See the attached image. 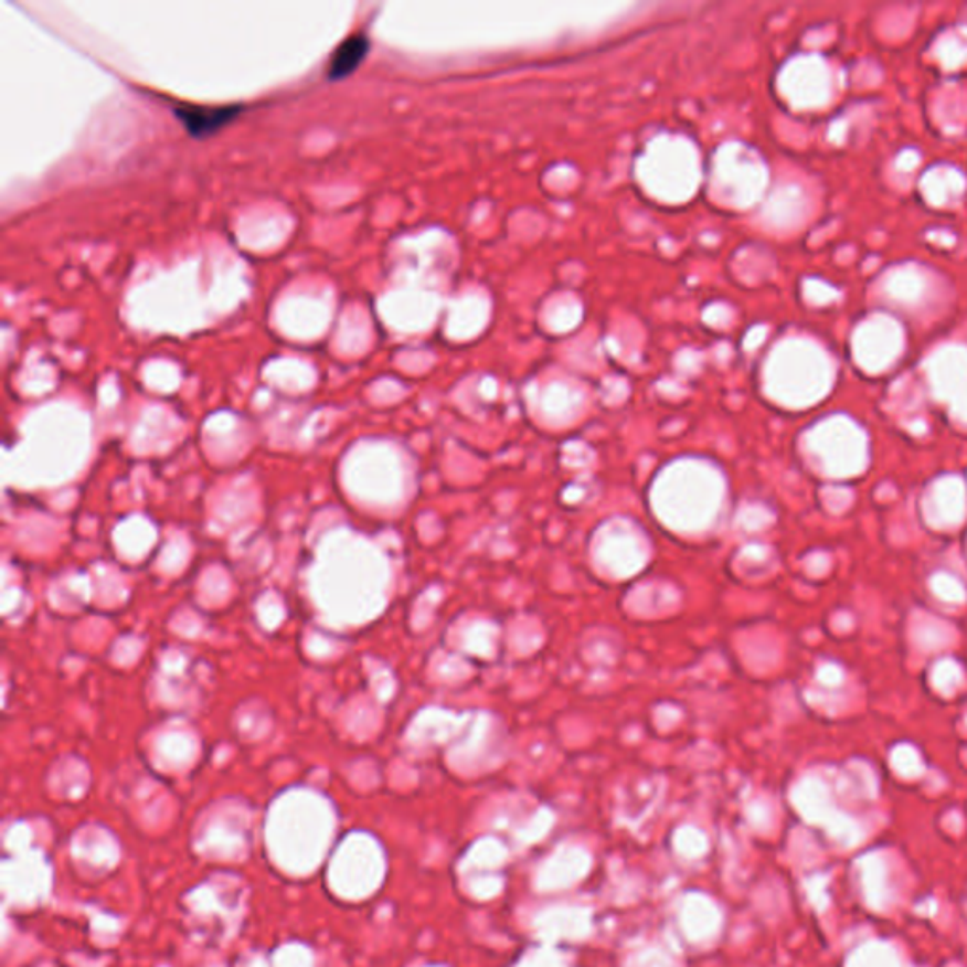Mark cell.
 Segmentation results:
<instances>
[{"mask_svg": "<svg viewBox=\"0 0 967 967\" xmlns=\"http://www.w3.org/2000/svg\"><path fill=\"white\" fill-rule=\"evenodd\" d=\"M242 110H244L242 105H177L172 111L190 137L203 140L223 131L231 121H235L241 116Z\"/></svg>", "mask_w": 967, "mask_h": 967, "instance_id": "cell-1", "label": "cell"}, {"mask_svg": "<svg viewBox=\"0 0 967 967\" xmlns=\"http://www.w3.org/2000/svg\"><path fill=\"white\" fill-rule=\"evenodd\" d=\"M369 52H371V40L365 33L350 34L331 53V60L327 66V78L331 82H339V79L352 76L363 65Z\"/></svg>", "mask_w": 967, "mask_h": 967, "instance_id": "cell-2", "label": "cell"}]
</instances>
